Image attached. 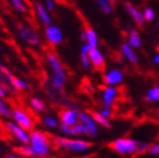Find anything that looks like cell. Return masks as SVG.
<instances>
[{"instance_id":"obj_16","label":"cell","mask_w":159,"mask_h":158,"mask_svg":"<svg viewBox=\"0 0 159 158\" xmlns=\"http://www.w3.org/2000/svg\"><path fill=\"white\" fill-rule=\"evenodd\" d=\"M117 96V89L114 88L113 86H108L107 88H105L104 94H103V104L104 106L111 107L114 104L115 97Z\"/></svg>"},{"instance_id":"obj_8","label":"cell","mask_w":159,"mask_h":158,"mask_svg":"<svg viewBox=\"0 0 159 158\" xmlns=\"http://www.w3.org/2000/svg\"><path fill=\"white\" fill-rule=\"evenodd\" d=\"M79 120L86 127V136L89 138H95L98 134V129L96 125V121L93 118L89 112H80Z\"/></svg>"},{"instance_id":"obj_45","label":"cell","mask_w":159,"mask_h":158,"mask_svg":"<svg viewBox=\"0 0 159 158\" xmlns=\"http://www.w3.org/2000/svg\"><path fill=\"white\" fill-rule=\"evenodd\" d=\"M0 1H1V2H2V1H5V0H0Z\"/></svg>"},{"instance_id":"obj_2","label":"cell","mask_w":159,"mask_h":158,"mask_svg":"<svg viewBox=\"0 0 159 158\" xmlns=\"http://www.w3.org/2000/svg\"><path fill=\"white\" fill-rule=\"evenodd\" d=\"M30 145L36 157H45L51 152V142L48 134L40 130H32L30 133Z\"/></svg>"},{"instance_id":"obj_30","label":"cell","mask_w":159,"mask_h":158,"mask_svg":"<svg viewBox=\"0 0 159 158\" xmlns=\"http://www.w3.org/2000/svg\"><path fill=\"white\" fill-rule=\"evenodd\" d=\"M148 147L149 145L142 141H137V155H142L144 152L148 151Z\"/></svg>"},{"instance_id":"obj_28","label":"cell","mask_w":159,"mask_h":158,"mask_svg":"<svg viewBox=\"0 0 159 158\" xmlns=\"http://www.w3.org/2000/svg\"><path fill=\"white\" fill-rule=\"evenodd\" d=\"M43 124L45 125L46 128L50 129H54L58 127V120L53 116H45L43 118Z\"/></svg>"},{"instance_id":"obj_9","label":"cell","mask_w":159,"mask_h":158,"mask_svg":"<svg viewBox=\"0 0 159 158\" xmlns=\"http://www.w3.org/2000/svg\"><path fill=\"white\" fill-rule=\"evenodd\" d=\"M88 57L90 60V63L94 66L95 70L104 72L105 70V58L97 48H90L88 52Z\"/></svg>"},{"instance_id":"obj_22","label":"cell","mask_w":159,"mask_h":158,"mask_svg":"<svg viewBox=\"0 0 159 158\" xmlns=\"http://www.w3.org/2000/svg\"><path fill=\"white\" fill-rule=\"evenodd\" d=\"M31 106L36 112H44L46 109V104L44 100H42L39 97H32L31 98Z\"/></svg>"},{"instance_id":"obj_10","label":"cell","mask_w":159,"mask_h":158,"mask_svg":"<svg viewBox=\"0 0 159 158\" xmlns=\"http://www.w3.org/2000/svg\"><path fill=\"white\" fill-rule=\"evenodd\" d=\"M45 37L52 45H59L63 41V33L58 26L50 24L45 28Z\"/></svg>"},{"instance_id":"obj_11","label":"cell","mask_w":159,"mask_h":158,"mask_svg":"<svg viewBox=\"0 0 159 158\" xmlns=\"http://www.w3.org/2000/svg\"><path fill=\"white\" fill-rule=\"evenodd\" d=\"M59 118L61 123L71 127L76 124L79 120V112L74 109H63L59 112Z\"/></svg>"},{"instance_id":"obj_23","label":"cell","mask_w":159,"mask_h":158,"mask_svg":"<svg viewBox=\"0 0 159 158\" xmlns=\"http://www.w3.org/2000/svg\"><path fill=\"white\" fill-rule=\"evenodd\" d=\"M146 100L147 102H159V86H155L150 88L146 94Z\"/></svg>"},{"instance_id":"obj_6","label":"cell","mask_w":159,"mask_h":158,"mask_svg":"<svg viewBox=\"0 0 159 158\" xmlns=\"http://www.w3.org/2000/svg\"><path fill=\"white\" fill-rule=\"evenodd\" d=\"M12 113V118L16 121L17 124H19L23 129H25L26 131H32L34 128V123L33 118L28 115L27 113L23 111L20 109H14L11 111Z\"/></svg>"},{"instance_id":"obj_41","label":"cell","mask_w":159,"mask_h":158,"mask_svg":"<svg viewBox=\"0 0 159 158\" xmlns=\"http://www.w3.org/2000/svg\"><path fill=\"white\" fill-rule=\"evenodd\" d=\"M80 37H81V41L86 42V33H85V30H83V32H81V35H80Z\"/></svg>"},{"instance_id":"obj_35","label":"cell","mask_w":159,"mask_h":158,"mask_svg":"<svg viewBox=\"0 0 159 158\" xmlns=\"http://www.w3.org/2000/svg\"><path fill=\"white\" fill-rule=\"evenodd\" d=\"M45 8L48 9V12H54V9H55V2H54V0H46Z\"/></svg>"},{"instance_id":"obj_19","label":"cell","mask_w":159,"mask_h":158,"mask_svg":"<svg viewBox=\"0 0 159 158\" xmlns=\"http://www.w3.org/2000/svg\"><path fill=\"white\" fill-rule=\"evenodd\" d=\"M84 30H85L86 33V43L90 48H96L98 45V39H97V35H96V32L89 25H87Z\"/></svg>"},{"instance_id":"obj_17","label":"cell","mask_w":159,"mask_h":158,"mask_svg":"<svg viewBox=\"0 0 159 158\" xmlns=\"http://www.w3.org/2000/svg\"><path fill=\"white\" fill-rule=\"evenodd\" d=\"M35 9H36V14L39 16V18L43 24L46 25V26L51 24V17H50L48 9L44 7V5H42L40 1H36L35 2Z\"/></svg>"},{"instance_id":"obj_42","label":"cell","mask_w":159,"mask_h":158,"mask_svg":"<svg viewBox=\"0 0 159 158\" xmlns=\"http://www.w3.org/2000/svg\"><path fill=\"white\" fill-rule=\"evenodd\" d=\"M3 26H2V21H1V19H0V30H2Z\"/></svg>"},{"instance_id":"obj_12","label":"cell","mask_w":159,"mask_h":158,"mask_svg":"<svg viewBox=\"0 0 159 158\" xmlns=\"http://www.w3.org/2000/svg\"><path fill=\"white\" fill-rule=\"evenodd\" d=\"M124 7H125V9L129 15L131 16V18L134 21L135 24L138 25L139 27H143L144 23H146V21H144V18H143V14H142L137 7L133 6L131 2H124Z\"/></svg>"},{"instance_id":"obj_46","label":"cell","mask_w":159,"mask_h":158,"mask_svg":"<svg viewBox=\"0 0 159 158\" xmlns=\"http://www.w3.org/2000/svg\"><path fill=\"white\" fill-rule=\"evenodd\" d=\"M157 24H158V25H159V21H158V23H157Z\"/></svg>"},{"instance_id":"obj_21","label":"cell","mask_w":159,"mask_h":158,"mask_svg":"<svg viewBox=\"0 0 159 158\" xmlns=\"http://www.w3.org/2000/svg\"><path fill=\"white\" fill-rule=\"evenodd\" d=\"M15 151L18 154L19 156H27V157H35V152H34L33 148L30 143H26V145H23L21 147H18V148L15 149Z\"/></svg>"},{"instance_id":"obj_20","label":"cell","mask_w":159,"mask_h":158,"mask_svg":"<svg viewBox=\"0 0 159 158\" xmlns=\"http://www.w3.org/2000/svg\"><path fill=\"white\" fill-rule=\"evenodd\" d=\"M90 115L93 116V118L96 121V123L101 124L102 127H104L106 129H111L112 128V123H111L110 118H105L101 112H97V111H89Z\"/></svg>"},{"instance_id":"obj_43","label":"cell","mask_w":159,"mask_h":158,"mask_svg":"<svg viewBox=\"0 0 159 158\" xmlns=\"http://www.w3.org/2000/svg\"><path fill=\"white\" fill-rule=\"evenodd\" d=\"M108 1H110V2L112 3V5H113V3L115 2V1H116V0H108Z\"/></svg>"},{"instance_id":"obj_29","label":"cell","mask_w":159,"mask_h":158,"mask_svg":"<svg viewBox=\"0 0 159 158\" xmlns=\"http://www.w3.org/2000/svg\"><path fill=\"white\" fill-rule=\"evenodd\" d=\"M142 14H143V18L146 21H152L155 19V10L152 8H146Z\"/></svg>"},{"instance_id":"obj_1","label":"cell","mask_w":159,"mask_h":158,"mask_svg":"<svg viewBox=\"0 0 159 158\" xmlns=\"http://www.w3.org/2000/svg\"><path fill=\"white\" fill-rule=\"evenodd\" d=\"M46 60H48L51 70H52L51 85L55 91H62L66 86V82H67V73L64 71L61 61L57 57V54L52 53V52L46 54Z\"/></svg>"},{"instance_id":"obj_4","label":"cell","mask_w":159,"mask_h":158,"mask_svg":"<svg viewBox=\"0 0 159 158\" xmlns=\"http://www.w3.org/2000/svg\"><path fill=\"white\" fill-rule=\"evenodd\" d=\"M108 148L119 155H137V141L129 138H120L110 142Z\"/></svg>"},{"instance_id":"obj_27","label":"cell","mask_w":159,"mask_h":158,"mask_svg":"<svg viewBox=\"0 0 159 158\" xmlns=\"http://www.w3.org/2000/svg\"><path fill=\"white\" fill-rule=\"evenodd\" d=\"M80 134H86L85 125H84L81 122L71 125V136H80Z\"/></svg>"},{"instance_id":"obj_34","label":"cell","mask_w":159,"mask_h":158,"mask_svg":"<svg viewBox=\"0 0 159 158\" xmlns=\"http://www.w3.org/2000/svg\"><path fill=\"white\" fill-rule=\"evenodd\" d=\"M7 96H8V88L6 87V85H5V84L0 82V97L5 100Z\"/></svg>"},{"instance_id":"obj_13","label":"cell","mask_w":159,"mask_h":158,"mask_svg":"<svg viewBox=\"0 0 159 158\" xmlns=\"http://www.w3.org/2000/svg\"><path fill=\"white\" fill-rule=\"evenodd\" d=\"M123 78H124V75H123L121 70L113 69L108 71V72H106L103 76V81H104V84H106L108 86H113L120 84L123 80Z\"/></svg>"},{"instance_id":"obj_3","label":"cell","mask_w":159,"mask_h":158,"mask_svg":"<svg viewBox=\"0 0 159 158\" xmlns=\"http://www.w3.org/2000/svg\"><path fill=\"white\" fill-rule=\"evenodd\" d=\"M53 143L57 147H60V148H63L68 151L72 152H84L94 147V143L90 141L81 139H68L64 137H55L53 139Z\"/></svg>"},{"instance_id":"obj_36","label":"cell","mask_w":159,"mask_h":158,"mask_svg":"<svg viewBox=\"0 0 159 158\" xmlns=\"http://www.w3.org/2000/svg\"><path fill=\"white\" fill-rule=\"evenodd\" d=\"M99 112L103 114V115L105 116V118H111V115H112V112H111V109H110V107H106V106H104L103 109L99 111Z\"/></svg>"},{"instance_id":"obj_14","label":"cell","mask_w":159,"mask_h":158,"mask_svg":"<svg viewBox=\"0 0 159 158\" xmlns=\"http://www.w3.org/2000/svg\"><path fill=\"white\" fill-rule=\"evenodd\" d=\"M6 78L8 80V82H9V85L11 86L12 88H15L16 91H28L31 88V85L27 81H25V80L18 78V77H15L11 72L8 73Z\"/></svg>"},{"instance_id":"obj_40","label":"cell","mask_w":159,"mask_h":158,"mask_svg":"<svg viewBox=\"0 0 159 158\" xmlns=\"http://www.w3.org/2000/svg\"><path fill=\"white\" fill-rule=\"evenodd\" d=\"M6 157L7 158H18L19 155L18 154H10V155H7Z\"/></svg>"},{"instance_id":"obj_24","label":"cell","mask_w":159,"mask_h":158,"mask_svg":"<svg viewBox=\"0 0 159 158\" xmlns=\"http://www.w3.org/2000/svg\"><path fill=\"white\" fill-rule=\"evenodd\" d=\"M0 116H3L6 118H12V113L9 109V105L1 97H0Z\"/></svg>"},{"instance_id":"obj_32","label":"cell","mask_w":159,"mask_h":158,"mask_svg":"<svg viewBox=\"0 0 159 158\" xmlns=\"http://www.w3.org/2000/svg\"><path fill=\"white\" fill-rule=\"evenodd\" d=\"M80 61H81V64L83 67L88 69L90 67V60H89L88 54H80Z\"/></svg>"},{"instance_id":"obj_7","label":"cell","mask_w":159,"mask_h":158,"mask_svg":"<svg viewBox=\"0 0 159 158\" xmlns=\"http://www.w3.org/2000/svg\"><path fill=\"white\" fill-rule=\"evenodd\" d=\"M5 127L10 133L18 140L19 142H21L23 145H26V143H30V134L27 133V131L23 129L19 124L17 123H14L11 121H8L5 123Z\"/></svg>"},{"instance_id":"obj_39","label":"cell","mask_w":159,"mask_h":158,"mask_svg":"<svg viewBox=\"0 0 159 158\" xmlns=\"http://www.w3.org/2000/svg\"><path fill=\"white\" fill-rule=\"evenodd\" d=\"M152 62H153V63H156V64H159V53H157V54L153 57Z\"/></svg>"},{"instance_id":"obj_44","label":"cell","mask_w":159,"mask_h":158,"mask_svg":"<svg viewBox=\"0 0 159 158\" xmlns=\"http://www.w3.org/2000/svg\"><path fill=\"white\" fill-rule=\"evenodd\" d=\"M157 115H158V118H159V111H158V113H157Z\"/></svg>"},{"instance_id":"obj_31","label":"cell","mask_w":159,"mask_h":158,"mask_svg":"<svg viewBox=\"0 0 159 158\" xmlns=\"http://www.w3.org/2000/svg\"><path fill=\"white\" fill-rule=\"evenodd\" d=\"M148 152L152 156H159V143H152L148 147Z\"/></svg>"},{"instance_id":"obj_37","label":"cell","mask_w":159,"mask_h":158,"mask_svg":"<svg viewBox=\"0 0 159 158\" xmlns=\"http://www.w3.org/2000/svg\"><path fill=\"white\" fill-rule=\"evenodd\" d=\"M89 49H90V46H89L87 43H86V44H84V45L80 48V54H88Z\"/></svg>"},{"instance_id":"obj_25","label":"cell","mask_w":159,"mask_h":158,"mask_svg":"<svg viewBox=\"0 0 159 158\" xmlns=\"http://www.w3.org/2000/svg\"><path fill=\"white\" fill-rule=\"evenodd\" d=\"M10 3L15 8V10H17L20 14H26L28 12L24 0H10Z\"/></svg>"},{"instance_id":"obj_15","label":"cell","mask_w":159,"mask_h":158,"mask_svg":"<svg viewBox=\"0 0 159 158\" xmlns=\"http://www.w3.org/2000/svg\"><path fill=\"white\" fill-rule=\"evenodd\" d=\"M121 51H122L123 57H125V59L129 61V62H131L132 64H138L139 63L138 54L134 52L133 48H131V46L129 45L126 42H124V43L121 44Z\"/></svg>"},{"instance_id":"obj_26","label":"cell","mask_w":159,"mask_h":158,"mask_svg":"<svg viewBox=\"0 0 159 158\" xmlns=\"http://www.w3.org/2000/svg\"><path fill=\"white\" fill-rule=\"evenodd\" d=\"M97 2L98 7L103 10V12H105L106 15H110L112 10H113V7H112V3L108 1V0H95Z\"/></svg>"},{"instance_id":"obj_5","label":"cell","mask_w":159,"mask_h":158,"mask_svg":"<svg viewBox=\"0 0 159 158\" xmlns=\"http://www.w3.org/2000/svg\"><path fill=\"white\" fill-rule=\"evenodd\" d=\"M17 33L24 42H26L30 45H37L40 43V36L34 30H32L30 26L24 24H19L17 26Z\"/></svg>"},{"instance_id":"obj_33","label":"cell","mask_w":159,"mask_h":158,"mask_svg":"<svg viewBox=\"0 0 159 158\" xmlns=\"http://www.w3.org/2000/svg\"><path fill=\"white\" fill-rule=\"evenodd\" d=\"M59 129H60V131H61L63 134H66V136H71V127L70 125H67V124L61 123L60 127H59Z\"/></svg>"},{"instance_id":"obj_38","label":"cell","mask_w":159,"mask_h":158,"mask_svg":"<svg viewBox=\"0 0 159 158\" xmlns=\"http://www.w3.org/2000/svg\"><path fill=\"white\" fill-rule=\"evenodd\" d=\"M0 82H2V84H5L6 82V76L3 75V72L0 70Z\"/></svg>"},{"instance_id":"obj_18","label":"cell","mask_w":159,"mask_h":158,"mask_svg":"<svg viewBox=\"0 0 159 158\" xmlns=\"http://www.w3.org/2000/svg\"><path fill=\"white\" fill-rule=\"evenodd\" d=\"M128 44L133 49H139L141 48L142 40H141L140 33L137 30H131L128 36Z\"/></svg>"}]
</instances>
